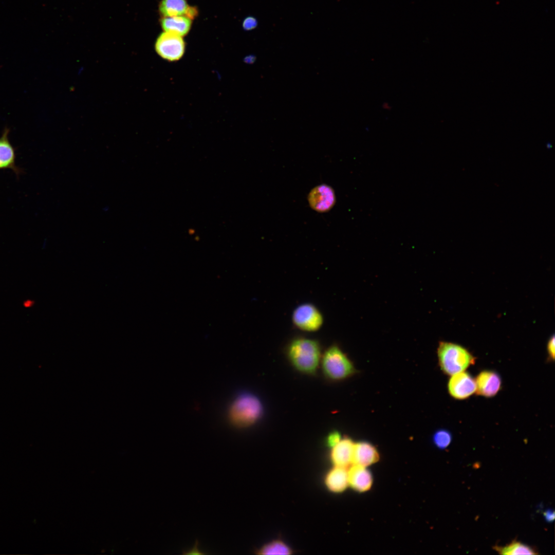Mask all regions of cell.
<instances>
[{"label": "cell", "mask_w": 555, "mask_h": 555, "mask_svg": "<svg viewBox=\"0 0 555 555\" xmlns=\"http://www.w3.org/2000/svg\"><path fill=\"white\" fill-rule=\"evenodd\" d=\"M322 353L317 340L305 337L293 339L286 349L287 357L292 367L303 374L311 376L317 373Z\"/></svg>", "instance_id": "1"}, {"label": "cell", "mask_w": 555, "mask_h": 555, "mask_svg": "<svg viewBox=\"0 0 555 555\" xmlns=\"http://www.w3.org/2000/svg\"><path fill=\"white\" fill-rule=\"evenodd\" d=\"M263 405L259 398L250 392H242L232 402L228 411L230 422L238 428L251 427L263 415Z\"/></svg>", "instance_id": "2"}, {"label": "cell", "mask_w": 555, "mask_h": 555, "mask_svg": "<svg viewBox=\"0 0 555 555\" xmlns=\"http://www.w3.org/2000/svg\"><path fill=\"white\" fill-rule=\"evenodd\" d=\"M437 356L441 369L451 376L464 371L475 362V358L466 348L451 342H440Z\"/></svg>", "instance_id": "3"}, {"label": "cell", "mask_w": 555, "mask_h": 555, "mask_svg": "<svg viewBox=\"0 0 555 555\" xmlns=\"http://www.w3.org/2000/svg\"><path fill=\"white\" fill-rule=\"evenodd\" d=\"M320 365L324 377L331 381L344 380L356 372L353 362L336 345L329 346L322 353Z\"/></svg>", "instance_id": "4"}, {"label": "cell", "mask_w": 555, "mask_h": 555, "mask_svg": "<svg viewBox=\"0 0 555 555\" xmlns=\"http://www.w3.org/2000/svg\"><path fill=\"white\" fill-rule=\"evenodd\" d=\"M293 325L297 329L307 332L320 330L324 324L323 314L314 304L304 303L298 305L291 315Z\"/></svg>", "instance_id": "5"}, {"label": "cell", "mask_w": 555, "mask_h": 555, "mask_svg": "<svg viewBox=\"0 0 555 555\" xmlns=\"http://www.w3.org/2000/svg\"><path fill=\"white\" fill-rule=\"evenodd\" d=\"M185 48V43L182 36L164 31L158 36L155 44L157 53L169 62H176L181 59Z\"/></svg>", "instance_id": "6"}, {"label": "cell", "mask_w": 555, "mask_h": 555, "mask_svg": "<svg viewBox=\"0 0 555 555\" xmlns=\"http://www.w3.org/2000/svg\"><path fill=\"white\" fill-rule=\"evenodd\" d=\"M450 395L456 399H465L476 390L475 380L464 371L451 376L448 384Z\"/></svg>", "instance_id": "7"}, {"label": "cell", "mask_w": 555, "mask_h": 555, "mask_svg": "<svg viewBox=\"0 0 555 555\" xmlns=\"http://www.w3.org/2000/svg\"><path fill=\"white\" fill-rule=\"evenodd\" d=\"M309 206L318 212L330 210L336 202V195L333 189L328 185L323 184L314 187L309 192L308 197Z\"/></svg>", "instance_id": "8"}, {"label": "cell", "mask_w": 555, "mask_h": 555, "mask_svg": "<svg viewBox=\"0 0 555 555\" xmlns=\"http://www.w3.org/2000/svg\"><path fill=\"white\" fill-rule=\"evenodd\" d=\"M475 382L477 394L486 397L495 396L501 388V378L492 371L481 372L477 375Z\"/></svg>", "instance_id": "9"}, {"label": "cell", "mask_w": 555, "mask_h": 555, "mask_svg": "<svg viewBox=\"0 0 555 555\" xmlns=\"http://www.w3.org/2000/svg\"><path fill=\"white\" fill-rule=\"evenodd\" d=\"M354 445L350 438L345 437L331 448L330 456L335 466L346 468L352 463Z\"/></svg>", "instance_id": "10"}, {"label": "cell", "mask_w": 555, "mask_h": 555, "mask_svg": "<svg viewBox=\"0 0 555 555\" xmlns=\"http://www.w3.org/2000/svg\"><path fill=\"white\" fill-rule=\"evenodd\" d=\"M379 458L377 449L370 442L362 441L355 443L352 463L367 467L376 462Z\"/></svg>", "instance_id": "11"}, {"label": "cell", "mask_w": 555, "mask_h": 555, "mask_svg": "<svg viewBox=\"0 0 555 555\" xmlns=\"http://www.w3.org/2000/svg\"><path fill=\"white\" fill-rule=\"evenodd\" d=\"M348 485L355 490L363 492L368 490L373 484V476L369 470L359 465H353L348 471Z\"/></svg>", "instance_id": "12"}, {"label": "cell", "mask_w": 555, "mask_h": 555, "mask_svg": "<svg viewBox=\"0 0 555 555\" xmlns=\"http://www.w3.org/2000/svg\"><path fill=\"white\" fill-rule=\"evenodd\" d=\"M9 132L6 128L0 137V169H11L18 175L21 169L15 164V151L9 140Z\"/></svg>", "instance_id": "13"}, {"label": "cell", "mask_w": 555, "mask_h": 555, "mask_svg": "<svg viewBox=\"0 0 555 555\" xmlns=\"http://www.w3.org/2000/svg\"><path fill=\"white\" fill-rule=\"evenodd\" d=\"M192 21L191 19L184 15L162 17L160 19V25L164 32L172 33L183 37L189 32L192 25Z\"/></svg>", "instance_id": "14"}, {"label": "cell", "mask_w": 555, "mask_h": 555, "mask_svg": "<svg viewBox=\"0 0 555 555\" xmlns=\"http://www.w3.org/2000/svg\"><path fill=\"white\" fill-rule=\"evenodd\" d=\"M325 483L328 489L334 492L343 491L348 485V471L346 468L335 466L326 474Z\"/></svg>", "instance_id": "15"}, {"label": "cell", "mask_w": 555, "mask_h": 555, "mask_svg": "<svg viewBox=\"0 0 555 555\" xmlns=\"http://www.w3.org/2000/svg\"><path fill=\"white\" fill-rule=\"evenodd\" d=\"M189 7L186 0H161L159 11L162 17L185 16Z\"/></svg>", "instance_id": "16"}, {"label": "cell", "mask_w": 555, "mask_h": 555, "mask_svg": "<svg viewBox=\"0 0 555 555\" xmlns=\"http://www.w3.org/2000/svg\"><path fill=\"white\" fill-rule=\"evenodd\" d=\"M494 549L501 554H537L538 552L533 547L520 542L513 541L504 546H494Z\"/></svg>", "instance_id": "17"}, {"label": "cell", "mask_w": 555, "mask_h": 555, "mask_svg": "<svg viewBox=\"0 0 555 555\" xmlns=\"http://www.w3.org/2000/svg\"><path fill=\"white\" fill-rule=\"evenodd\" d=\"M291 553V549L280 540L269 542L258 550V554H290Z\"/></svg>", "instance_id": "18"}, {"label": "cell", "mask_w": 555, "mask_h": 555, "mask_svg": "<svg viewBox=\"0 0 555 555\" xmlns=\"http://www.w3.org/2000/svg\"><path fill=\"white\" fill-rule=\"evenodd\" d=\"M452 440L451 433L446 429H439L433 435L432 440L434 445L439 449L447 448Z\"/></svg>", "instance_id": "19"}, {"label": "cell", "mask_w": 555, "mask_h": 555, "mask_svg": "<svg viewBox=\"0 0 555 555\" xmlns=\"http://www.w3.org/2000/svg\"><path fill=\"white\" fill-rule=\"evenodd\" d=\"M341 434L337 431H334L329 433L326 439V443L330 448L333 447L341 439Z\"/></svg>", "instance_id": "20"}, {"label": "cell", "mask_w": 555, "mask_h": 555, "mask_svg": "<svg viewBox=\"0 0 555 555\" xmlns=\"http://www.w3.org/2000/svg\"><path fill=\"white\" fill-rule=\"evenodd\" d=\"M257 25V21L253 16H248L243 21V27L246 30H250L254 29Z\"/></svg>", "instance_id": "21"}, {"label": "cell", "mask_w": 555, "mask_h": 555, "mask_svg": "<svg viewBox=\"0 0 555 555\" xmlns=\"http://www.w3.org/2000/svg\"><path fill=\"white\" fill-rule=\"evenodd\" d=\"M554 336L553 335L548 340L547 345V353L550 358L554 360L555 350Z\"/></svg>", "instance_id": "22"}, {"label": "cell", "mask_w": 555, "mask_h": 555, "mask_svg": "<svg viewBox=\"0 0 555 555\" xmlns=\"http://www.w3.org/2000/svg\"><path fill=\"white\" fill-rule=\"evenodd\" d=\"M197 9L194 7L189 6L185 16L192 20L197 16Z\"/></svg>", "instance_id": "23"}, {"label": "cell", "mask_w": 555, "mask_h": 555, "mask_svg": "<svg viewBox=\"0 0 555 555\" xmlns=\"http://www.w3.org/2000/svg\"><path fill=\"white\" fill-rule=\"evenodd\" d=\"M544 517L547 522H552L554 519V511L551 509H548L543 513Z\"/></svg>", "instance_id": "24"}, {"label": "cell", "mask_w": 555, "mask_h": 555, "mask_svg": "<svg viewBox=\"0 0 555 555\" xmlns=\"http://www.w3.org/2000/svg\"><path fill=\"white\" fill-rule=\"evenodd\" d=\"M198 544H199L198 543V541L196 540L195 543V544L194 545V547L193 548H192L191 549H189L188 550H186V551H183V554H204L203 553H202V552H200L199 550L198 549Z\"/></svg>", "instance_id": "25"}, {"label": "cell", "mask_w": 555, "mask_h": 555, "mask_svg": "<svg viewBox=\"0 0 555 555\" xmlns=\"http://www.w3.org/2000/svg\"><path fill=\"white\" fill-rule=\"evenodd\" d=\"M108 209H109L108 207L106 206V207H104L103 208V211L106 212V211H107L108 210Z\"/></svg>", "instance_id": "26"}]
</instances>
